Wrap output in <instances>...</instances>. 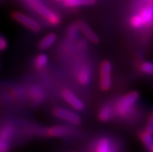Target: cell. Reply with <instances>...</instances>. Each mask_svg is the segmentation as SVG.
<instances>
[{"label": "cell", "instance_id": "cell-1", "mask_svg": "<svg viewBox=\"0 0 153 152\" xmlns=\"http://www.w3.org/2000/svg\"><path fill=\"white\" fill-rule=\"evenodd\" d=\"M140 95L136 91L127 93L117 101L115 106V113L120 117H127L130 115L136 102L139 99Z\"/></svg>", "mask_w": 153, "mask_h": 152}, {"label": "cell", "instance_id": "cell-2", "mask_svg": "<svg viewBox=\"0 0 153 152\" xmlns=\"http://www.w3.org/2000/svg\"><path fill=\"white\" fill-rule=\"evenodd\" d=\"M28 2L31 8L33 9L37 13L40 14L42 17L45 18V20L51 26H58L61 23L62 19L60 16L51 10L44 4L39 2L38 0H28Z\"/></svg>", "mask_w": 153, "mask_h": 152}, {"label": "cell", "instance_id": "cell-3", "mask_svg": "<svg viewBox=\"0 0 153 152\" xmlns=\"http://www.w3.org/2000/svg\"><path fill=\"white\" fill-rule=\"evenodd\" d=\"M112 65L111 62L105 60L101 62L100 67V87L103 91H108L112 85Z\"/></svg>", "mask_w": 153, "mask_h": 152}, {"label": "cell", "instance_id": "cell-4", "mask_svg": "<svg viewBox=\"0 0 153 152\" xmlns=\"http://www.w3.org/2000/svg\"><path fill=\"white\" fill-rule=\"evenodd\" d=\"M12 17L17 23H20L21 25L24 26L27 29L30 30L34 33H38L41 31V27L40 23L37 20H35L34 19L30 17L23 13L18 11L13 12L12 13Z\"/></svg>", "mask_w": 153, "mask_h": 152}, {"label": "cell", "instance_id": "cell-5", "mask_svg": "<svg viewBox=\"0 0 153 152\" xmlns=\"http://www.w3.org/2000/svg\"><path fill=\"white\" fill-rule=\"evenodd\" d=\"M53 114L56 117L65 120V121L72 123L73 125H79L81 123V118H80L79 116L76 113L71 111V110H66L65 108H54L53 110Z\"/></svg>", "mask_w": 153, "mask_h": 152}, {"label": "cell", "instance_id": "cell-6", "mask_svg": "<svg viewBox=\"0 0 153 152\" xmlns=\"http://www.w3.org/2000/svg\"><path fill=\"white\" fill-rule=\"evenodd\" d=\"M62 96L68 105L78 111H82L85 109V104L81 99L76 96V95L68 89H65L62 92Z\"/></svg>", "mask_w": 153, "mask_h": 152}, {"label": "cell", "instance_id": "cell-7", "mask_svg": "<svg viewBox=\"0 0 153 152\" xmlns=\"http://www.w3.org/2000/svg\"><path fill=\"white\" fill-rule=\"evenodd\" d=\"M79 30L82 34L84 35V37L87 39L88 41H90L93 44H98L99 43V37L97 35V33L90 28L87 23H85V22L82 20H79L77 22Z\"/></svg>", "mask_w": 153, "mask_h": 152}, {"label": "cell", "instance_id": "cell-8", "mask_svg": "<svg viewBox=\"0 0 153 152\" xmlns=\"http://www.w3.org/2000/svg\"><path fill=\"white\" fill-rule=\"evenodd\" d=\"M138 16L142 21L143 27L151 23L153 18V1H149L139 12Z\"/></svg>", "mask_w": 153, "mask_h": 152}, {"label": "cell", "instance_id": "cell-9", "mask_svg": "<svg viewBox=\"0 0 153 152\" xmlns=\"http://www.w3.org/2000/svg\"><path fill=\"white\" fill-rule=\"evenodd\" d=\"M72 133V130L68 127L64 126H54L49 127L45 130V134L47 136L52 137H61L69 135Z\"/></svg>", "mask_w": 153, "mask_h": 152}, {"label": "cell", "instance_id": "cell-10", "mask_svg": "<svg viewBox=\"0 0 153 152\" xmlns=\"http://www.w3.org/2000/svg\"><path fill=\"white\" fill-rule=\"evenodd\" d=\"M77 81L82 85H88L91 80V69L88 65L81 67L77 73Z\"/></svg>", "mask_w": 153, "mask_h": 152}, {"label": "cell", "instance_id": "cell-11", "mask_svg": "<svg viewBox=\"0 0 153 152\" xmlns=\"http://www.w3.org/2000/svg\"><path fill=\"white\" fill-rule=\"evenodd\" d=\"M57 40V35L54 33H48L41 39L38 43V48L41 50H48L51 47Z\"/></svg>", "mask_w": 153, "mask_h": 152}, {"label": "cell", "instance_id": "cell-12", "mask_svg": "<svg viewBox=\"0 0 153 152\" xmlns=\"http://www.w3.org/2000/svg\"><path fill=\"white\" fill-rule=\"evenodd\" d=\"M96 2L97 0H64L63 1L64 6L68 8L93 6Z\"/></svg>", "mask_w": 153, "mask_h": 152}, {"label": "cell", "instance_id": "cell-13", "mask_svg": "<svg viewBox=\"0 0 153 152\" xmlns=\"http://www.w3.org/2000/svg\"><path fill=\"white\" fill-rule=\"evenodd\" d=\"M114 110L111 105H104L98 113V119L101 122H107L112 118Z\"/></svg>", "mask_w": 153, "mask_h": 152}, {"label": "cell", "instance_id": "cell-14", "mask_svg": "<svg viewBox=\"0 0 153 152\" xmlns=\"http://www.w3.org/2000/svg\"><path fill=\"white\" fill-rule=\"evenodd\" d=\"M29 96L34 102H41L45 99L44 91L38 86H31L29 89Z\"/></svg>", "mask_w": 153, "mask_h": 152}, {"label": "cell", "instance_id": "cell-15", "mask_svg": "<svg viewBox=\"0 0 153 152\" xmlns=\"http://www.w3.org/2000/svg\"><path fill=\"white\" fill-rule=\"evenodd\" d=\"M95 151L97 152H109L112 151L111 141L107 137L100 138L96 145Z\"/></svg>", "mask_w": 153, "mask_h": 152}, {"label": "cell", "instance_id": "cell-16", "mask_svg": "<svg viewBox=\"0 0 153 152\" xmlns=\"http://www.w3.org/2000/svg\"><path fill=\"white\" fill-rule=\"evenodd\" d=\"M48 63V57L45 54H39L34 59V66L38 70L45 68Z\"/></svg>", "mask_w": 153, "mask_h": 152}, {"label": "cell", "instance_id": "cell-17", "mask_svg": "<svg viewBox=\"0 0 153 152\" xmlns=\"http://www.w3.org/2000/svg\"><path fill=\"white\" fill-rule=\"evenodd\" d=\"M79 32L80 30L79 26H78V23H72L67 30V37L70 41H76L79 37Z\"/></svg>", "mask_w": 153, "mask_h": 152}, {"label": "cell", "instance_id": "cell-18", "mask_svg": "<svg viewBox=\"0 0 153 152\" xmlns=\"http://www.w3.org/2000/svg\"><path fill=\"white\" fill-rule=\"evenodd\" d=\"M140 139H141L142 144L146 148H148V149L153 145V134L149 133L146 130L140 133Z\"/></svg>", "mask_w": 153, "mask_h": 152}, {"label": "cell", "instance_id": "cell-19", "mask_svg": "<svg viewBox=\"0 0 153 152\" xmlns=\"http://www.w3.org/2000/svg\"><path fill=\"white\" fill-rule=\"evenodd\" d=\"M13 133V127L11 125H7L0 130V140L9 141Z\"/></svg>", "mask_w": 153, "mask_h": 152}, {"label": "cell", "instance_id": "cell-20", "mask_svg": "<svg viewBox=\"0 0 153 152\" xmlns=\"http://www.w3.org/2000/svg\"><path fill=\"white\" fill-rule=\"evenodd\" d=\"M140 70L142 73L149 75H153V62H144L140 65Z\"/></svg>", "mask_w": 153, "mask_h": 152}, {"label": "cell", "instance_id": "cell-21", "mask_svg": "<svg viewBox=\"0 0 153 152\" xmlns=\"http://www.w3.org/2000/svg\"><path fill=\"white\" fill-rule=\"evenodd\" d=\"M130 24L134 29H140V28H142L143 27L142 21H141V19H140L138 14L137 15H134L131 18Z\"/></svg>", "mask_w": 153, "mask_h": 152}, {"label": "cell", "instance_id": "cell-22", "mask_svg": "<svg viewBox=\"0 0 153 152\" xmlns=\"http://www.w3.org/2000/svg\"><path fill=\"white\" fill-rule=\"evenodd\" d=\"M146 130L153 134V112L152 113L149 119L148 120V123L146 127Z\"/></svg>", "mask_w": 153, "mask_h": 152}, {"label": "cell", "instance_id": "cell-23", "mask_svg": "<svg viewBox=\"0 0 153 152\" xmlns=\"http://www.w3.org/2000/svg\"><path fill=\"white\" fill-rule=\"evenodd\" d=\"M10 149V144L8 141L0 140V152L8 151Z\"/></svg>", "mask_w": 153, "mask_h": 152}, {"label": "cell", "instance_id": "cell-24", "mask_svg": "<svg viewBox=\"0 0 153 152\" xmlns=\"http://www.w3.org/2000/svg\"><path fill=\"white\" fill-rule=\"evenodd\" d=\"M8 47V41L2 36H0V51H4Z\"/></svg>", "mask_w": 153, "mask_h": 152}, {"label": "cell", "instance_id": "cell-25", "mask_svg": "<svg viewBox=\"0 0 153 152\" xmlns=\"http://www.w3.org/2000/svg\"><path fill=\"white\" fill-rule=\"evenodd\" d=\"M149 150L150 151H152V152H153V145H152L151 147H150L149 148Z\"/></svg>", "mask_w": 153, "mask_h": 152}, {"label": "cell", "instance_id": "cell-26", "mask_svg": "<svg viewBox=\"0 0 153 152\" xmlns=\"http://www.w3.org/2000/svg\"><path fill=\"white\" fill-rule=\"evenodd\" d=\"M55 1H57V2H63V1H64V0H55Z\"/></svg>", "mask_w": 153, "mask_h": 152}, {"label": "cell", "instance_id": "cell-27", "mask_svg": "<svg viewBox=\"0 0 153 152\" xmlns=\"http://www.w3.org/2000/svg\"><path fill=\"white\" fill-rule=\"evenodd\" d=\"M152 23V24H153V18H152V23Z\"/></svg>", "mask_w": 153, "mask_h": 152}, {"label": "cell", "instance_id": "cell-28", "mask_svg": "<svg viewBox=\"0 0 153 152\" xmlns=\"http://www.w3.org/2000/svg\"><path fill=\"white\" fill-rule=\"evenodd\" d=\"M148 1H153V0H148Z\"/></svg>", "mask_w": 153, "mask_h": 152}]
</instances>
